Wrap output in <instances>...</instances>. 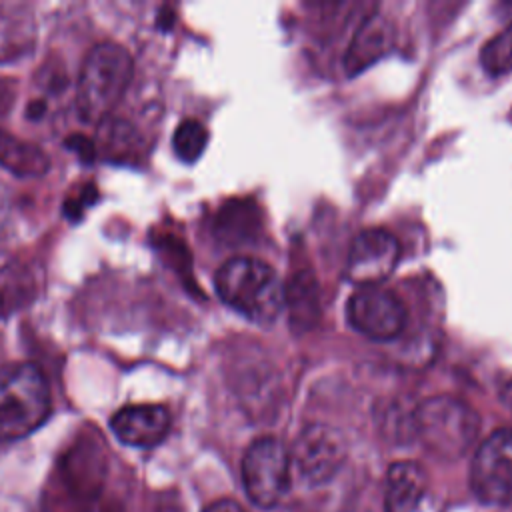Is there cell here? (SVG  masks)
Wrapping results in <instances>:
<instances>
[{"mask_svg":"<svg viewBox=\"0 0 512 512\" xmlns=\"http://www.w3.org/2000/svg\"><path fill=\"white\" fill-rule=\"evenodd\" d=\"M480 58L492 74L512 72V24L484 44Z\"/></svg>","mask_w":512,"mask_h":512,"instance_id":"d6986e66","label":"cell"},{"mask_svg":"<svg viewBox=\"0 0 512 512\" xmlns=\"http://www.w3.org/2000/svg\"><path fill=\"white\" fill-rule=\"evenodd\" d=\"M100 134L94 140L96 152L100 150L108 160L134 162L140 156L142 144L136 128L120 118H106L100 124Z\"/></svg>","mask_w":512,"mask_h":512,"instance_id":"e0dca14e","label":"cell"},{"mask_svg":"<svg viewBox=\"0 0 512 512\" xmlns=\"http://www.w3.org/2000/svg\"><path fill=\"white\" fill-rule=\"evenodd\" d=\"M480 418L474 408L454 396H434L412 412V434L428 452L454 460L464 456L476 442Z\"/></svg>","mask_w":512,"mask_h":512,"instance_id":"3957f363","label":"cell"},{"mask_svg":"<svg viewBox=\"0 0 512 512\" xmlns=\"http://www.w3.org/2000/svg\"><path fill=\"white\" fill-rule=\"evenodd\" d=\"M400 256L398 240L380 228L360 232L348 250L346 276L360 288L376 286L396 268Z\"/></svg>","mask_w":512,"mask_h":512,"instance_id":"9c48e42d","label":"cell"},{"mask_svg":"<svg viewBox=\"0 0 512 512\" xmlns=\"http://www.w3.org/2000/svg\"><path fill=\"white\" fill-rule=\"evenodd\" d=\"M346 458L342 434L328 424L306 426L294 442L290 464L308 486H320L336 476Z\"/></svg>","mask_w":512,"mask_h":512,"instance_id":"52a82bcc","label":"cell"},{"mask_svg":"<svg viewBox=\"0 0 512 512\" xmlns=\"http://www.w3.org/2000/svg\"><path fill=\"white\" fill-rule=\"evenodd\" d=\"M50 390L42 370L30 362L0 368V440H20L44 424Z\"/></svg>","mask_w":512,"mask_h":512,"instance_id":"277c9868","label":"cell"},{"mask_svg":"<svg viewBox=\"0 0 512 512\" xmlns=\"http://www.w3.org/2000/svg\"><path fill=\"white\" fill-rule=\"evenodd\" d=\"M48 112V106H46V100H32L26 108V116L30 120H42Z\"/></svg>","mask_w":512,"mask_h":512,"instance_id":"603a6c76","label":"cell"},{"mask_svg":"<svg viewBox=\"0 0 512 512\" xmlns=\"http://www.w3.org/2000/svg\"><path fill=\"white\" fill-rule=\"evenodd\" d=\"M214 284L222 302L256 324H272L284 306V286L278 274L258 258L226 260Z\"/></svg>","mask_w":512,"mask_h":512,"instance_id":"6da1fadb","label":"cell"},{"mask_svg":"<svg viewBox=\"0 0 512 512\" xmlns=\"http://www.w3.org/2000/svg\"><path fill=\"white\" fill-rule=\"evenodd\" d=\"M290 452L274 436L254 440L242 460L248 498L258 508H274L290 488Z\"/></svg>","mask_w":512,"mask_h":512,"instance_id":"5b68a950","label":"cell"},{"mask_svg":"<svg viewBox=\"0 0 512 512\" xmlns=\"http://www.w3.org/2000/svg\"><path fill=\"white\" fill-rule=\"evenodd\" d=\"M96 200V188L92 184H84L78 194H72L66 202H64V214L70 218V220H78L84 210Z\"/></svg>","mask_w":512,"mask_h":512,"instance_id":"44dd1931","label":"cell"},{"mask_svg":"<svg viewBox=\"0 0 512 512\" xmlns=\"http://www.w3.org/2000/svg\"><path fill=\"white\" fill-rule=\"evenodd\" d=\"M134 62L130 52L116 42L96 44L78 76L76 108L84 122L100 124L118 106L130 86Z\"/></svg>","mask_w":512,"mask_h":512,"instance_id":"7a4b0ae2","label":"cell"},{"mask_svg":"<svg viewBox=\"0 0 512 512\" xmlns=\"http://www.w3.org/2000/svg\"><path fill=\"white\" fill-rule=\"evenodd\" d=\"M36 296V278L32 268L8 254L0 252V316H8L28 306Z\"/></svg>","mask_w":512,"mask_h":512,"instance_id":"5bb4252c","label":"cell"},{"mask_svg":"<svg viewBox=\"0 0 512 512\" xmlns=\"http://www.w3.org/2000/svg\"><path fill=\"white\" fill-rule=\"evenodd\" d=\"M502 398H504V402H506V404H510V406H512V380L506 384Z\"/></svg>","mask_w":512,"mask_h":512,"instance_id":"d4e9b609","label":"cell"},{"mask_svg":"<svg viewBox=\"0 0 512 512\" xmlns=\"http://www.w3.org/2000/svg\"><path fill=\"white\" fill-rule=\"evenodd\" d=\"M392 38H394L392 24L380 14L370 16L360 26L354 40L350 42V48L344 60L348 72L356 74L366 66H370L372 62L380 60L392 48Z\"/></svg>","mask_w":512,"mask_h":512,"instance_id":"4fadbf2b","label":"cell"},{"mask_svg":"<svg viewBox=\"0 0 512 512\" xmlns=\"http://www.w3.org/2000/svg\"><path fill=\"white\" fill-rule=\"evenodd\" d=\"M0 166L20 178H40L48 172L50 158L40 146L0 130Z\"/></svg>","mask_w":512,"mask_h":512,"instance_id":"9a60e30c","label":"cell"},{"mask_svg":"<svg viewBox=\"0 0 512 512\" xmlns=\"http://www.w3.org/2000/svg\"><path fill=\"white\" fill-rule=\"evenodd\" d=\"M36 44V20L24 4L0 6V64L24 58Z\"/></svg>","mask_w":512,"mask_h":512,"instance_id":"8fae6325","label":"cell"},{"mask_svg":"<svg viewBox=\"0 0 512 512\" xmlns=\"http://www.w3.org/2000/svg\"><path fill=\"white\" fill-rule=\"evenodd\" d=\"M350 324L372 340H392L406 326L402 300L382 288L366 286L356 290L346 306Z\"/></svg>","mask_w":512,"mask_h":512,"instance_id":"ba28073f","label":"cell"},{"mask_svg":"<svg viewBox=\"0 0 512 512\" xmlns=\"http://www.w3.org/2000/svg\"><path fill=\"white\" fill-rule=\"evenodd\" d=\"M284 304H288L290 320L294 330L304 332L312 328L318 320L320 302H318V284L312 274L298 272L290 278L288 286L284 288Z\"/></svg>","mask_w":512,"mask_h":512,"instance_id":"2e32d148","label":"cell"},{"mask_svg":"<svg viewBox=\"0 0 512 512\" xmlns=\"http://www.w3.org/2000/svg\"><path fill=\"white\" fill-rule=\"evenodd\" d=\"M424 492H426V474L422 466L412 460L394 462L386 474L384 510L414 512Z\"/></svg>","mask_w":512,"mask_h":512,"instance_id":"7c38bea8","label":"cell"},{"mask_svg":"<svg viewBox=\"0 0 512 512\" xmlns=\"http://www.w3.org/2000/svg\"><path fill=\"white\" fill-rule=\"evenodd\" d=\"M16 222V198L6 184H0V240L6 238Z\"/></svg>","mask_w":512,"mask_h":512,"instance_id":"ffe728a7","label":"cell"},{"mask_svg":"<svg viewBox=\"0 0 512 512\" xmlns=\"http://www.w3.org/2000/svg\"><path fill=\"white\" fill-rule=\"evenodd\" d=\"M470 488L484 504L512 500V428L494 430L474 452Z\"/></svg>","mask_w":512,"mask_h":512,"instance_id":"8992f818","label":"cell"},{"mask_svg":"<svg viewBox=\"0 0 512 512\" xmlns=\"http://www.w3.org/2000/svg\"><path fill=\"white\" fill-rule=\"evenodd\" d=\"M208 144V130L194 118L182 120L172 136L174 154L182 162H196Z\"/></svg>","mask_w":512,"mask_h":512,"instance_id":"ac0fdd59","label":"cell"},{"mask_svg":"<svg viewBox=\"0 0 512 512\" xmlns=\"http://www.w3.org/2000/svg\"><path fill=\"white\" fill-rule=\"evenodd\" d=\"M204 512H244V510L234 500H218V502L210 504L208 508H204Z\"/></svg>","mask_w":512,"mask_h":512,"instance_id":"cb8c5ba5","label":"cell"},{"mask_svg":"<svg viewBox=\"0 0 512 512\" xmlns=\"http://www.w3.org/2000/svg\"><path fill=\"white\" fill-rule=\"evenodd\" d=\"M66 148H70L80 160L84 162H90L94 156H96V146H94V140L86 138L84 134H72L66 138Z\"/></svg>","mask_w":512,"mask_h":512,"instance_id":"7402d4cb","label":"cell"},{"mask_svg":"<svg viewBox=\"0 0 512 512\" xmlns=\"http://www.w3.org/2000/svg\"><path fill=\"white\" fill-rule=\"evenodd\" d=\"M114 436L134 448L160 444L170 430V412L160 404H130L110 418Z\"/></svg>","mask_w":512,"mask_h":512,"instance_id":"30bf717a","label":"cell"}]
</instances>
